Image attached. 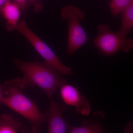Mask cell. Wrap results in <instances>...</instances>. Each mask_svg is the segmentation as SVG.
Masks as SVG:
<instances>
[{
	"instance_id": "2e32d148",
	"label": "cell",
	"mask_w": 133,
	"mask_h": 133,
	"mask_svg": "<svg viewBox=\"0 0 133 133\" xmlns=\"http://www.w3.org/2000/svg\"><path fill=\"white\" fill-rule=\"evenodd\" d=\"M38 1V0H27V6L34 4Z\"/></svg>"
},
{
	"instance_id": "9c48e42d",
	"label": "cell",
	"mask_w": 133,
	"mask_h": 133,
	"mask_svg": "<svg viewBox=\"0 0 133 133\" xmlns=\"http://www.w3.org/2000/svg\"><path fill=\"white\" fill-rule=\"evenodd\" d=\"M22 126L21 123L12 115L0 116V133H19Z\"/></svg>"
},
{
	"instance_id": "ba28073f",
	"label": "cell",
	"mask_w": 133,
	"mask_h": 133,
	"mask_svg": "<svg viewBox=\"0 0 133 133\" xmlns=\"http://www.w3.org/2000/svg\"><path fill=\"white\" fill-rule=\"evenodd\" d=\"M21 9L18 4L10 0L0 7V15L7 21L6 28L8 31L14 30L20 21Z\"/></svg>"
},
{
	"instance_id": "e0dca14e",
	"label": "cell",
	"mask_w": 133,
	"mask_h": 133,
	"mask_svg": "<svg viewBox=\"0 0 133 133\" xmlns=\"http://www.w3.org/2000/svg\"><path fill=\"white\" fill-rule=\"evenodd\" d=\"M9 0H0V7L4 5Z\"/></svg>"
},
{
	"instance_id": "5b68a950",
	"label": "cell",
	"mask_w": 133,
	"mask_h": 133,
	"mask_svg": "<svg viewBox=\"0 0 133 133\" xmlns=\"http://www.w3.org/2000/svg\"><path fill=\"white\" fill-rule=\"evenodd\" d=\"M62 19L69 23V36L66 53L71 55L88 41V37L80 23L84 14L78 9L65 8L62 12Z\"/></svg>"
},
{
	"instance_id": "30bf717a",
	"label": "cell",
	"mask_w": 133,
	"mask_h": 133,
	"mask_svg": "<svg viewBox=\"0 0 133 133\" xmlns=\"http://www.w3.org/2000/svg\"><path fill=\"white\" fill-rule=\"evenodd\" d=\"M133 28V0L122 12L121 26L118 31L122 35L127 36Z\"/></svg>"
},
{
	"instance_id": "3957f363",
	"label": "cell",
	"mask_w": 133,
	"mask_h": 133,
	"mask_svg": "<svg viewBox=\"0 0 133 133\" xmlns=\"http://www.w3.org/2000/svg\"><path fill=\"white\" fill-rule=\"evenodd\" d=\"M97 30L94 44L103 55L112 56L119 51L127 52L133 49V39L122 35L118 31L113 32L107 24H100Z\"/></svg>"
},
{
	"instance_id": "4fadbf2b",
	"label": "cell",
	"mask_w": 133,
	"mask_h": 133,
	"mask_svg": "<svg viewBox=\"0 0 133 133\" xmlns=\"http://www.w3.org/2000/svg\"><path fill=\"white\" fill-rule=\"evenodd\" d=\"M13 1L19 5L23 12L24 13L25 12L27 6V0H13Z\"/></svg>"
},
{
	"instance_id": "7c38bea8",
	"label": "cell",
	"mask_w": 133,
	"mask_h": 133,
	"mask_svg": "<svg viewBox=\"0 0 133 133\" xmlns=\"http://www.w3.org/2000/svg\"><path fill=\"white\" fill-rule=\"evenodd\" d=\"M132 0H111L109 3L112 16L113 17L122 13Z\"/></svg>"
},
{
	"instance_id": "8992f818",
	"label": "cell",
	"mask_w": 133,
	"mask_h": 133,
	"mask_svg": "<svg viewBox=\"0 0 133 133\" xmlns=\"http://www.w3.org/2000/svg\"><path fill=\"white\" fill-rule=\"evenodd\" d=\"M60 94L64 103L76 107L79 113L84 115H88L90 113V102L76 87L65 84L61 87Z\"/></svg>"
},
{
	"instance_id": "5bb4252c",
	"label": "cell",
	"mask_w": 133,
	"mask_h": 133,
	"mask_svg": "<svg viewBox=\"0 0 133 133\" xmlns=\"http://www.w3.org/2000/svg\"><path fill=\"white\" fill-rule=\"evenodd\" d=\"M33 131H31L30 132H29L28 130L26 128H24L22 131V133H38V130L36 128H32Z\"/></svg>"
},
{
	"instance_id": "6da1fadb",
	"label": "cell",
	"mask_w": 133,
	"mask_h": 133,
	"mask_svg": "<svg viewBox=\"0 0 133 133\" xmlns=\"http://www.w3.org/2000/svg\"><path fill=\"white\" fill-rule=\"evenodd\" d=\"M3 97L2 104L18 113L31 122L32 128L39 131L47 118L35 104L22 92L26 87L23 78H17L5 81L3 85Z\"/></svg>"
},
{
	"instance_id": "7a4b0ae2",
	"label": "cell",
	"mask_w": 133,
	"mask_h": 133,
	"mask_svg": "<svg viewBox=\"0 0 133 133\" xmlns=\"http://www.w3.org/2000/svg\"><path fill=\"white\" fill-rule=\"evenodd\" d=\"M13 62L24 74L23 79L26 85L38 87L50 98L57 88L66 83L57 70L46 62H23L17 59Z\"/></svg>"
},
{
	"instance_id": "9a60e30c",
	"label": "cell",
	"mask_w": 133,
	"mask_h": 133,
	"mask_svg": "<svg viewBox=\"0 0 133 133\" xmlns=\"http://www.w3.org/2000/svg\"><path fill=\"white\" fill-rule=\"evenodd\" d=\"M3 97V85H0V104H2Z\"/></svg>"
},
{
	"instance_id": "8fae6325",
	"label": "cell",
	"mask_w": 133,
	"mask_h": 133,
	"mask_svg": "<svg viewBox=\"0 0 133 133\" xmlns=\"http://www.w3.org/2000/svg\"><path fill=\"white\" fill-rule=\"evenodd\" d=\"M68 133H104L101 126L97 124H91L84 122L80 127H70Z\"/></svg>"
},
{
	"instance_id": "52a82bcc",
	"label": "cell",
	"mask_w": 133,
	"mask_h": 133,
	"mask_svg": "<svg viewBox=\"0 0 133 133\" xmlns=\"http://www.w3.org/2000/svg\"><path fill=\"white\" fill-rule=\"evenodd\" d=\"M65 107L62 106L51 98L47 113L48 133H67V123L63 116Z\"/></svg>"
},
{
	"instance_id": "277c9868",
	"label": "cell",
	"mask_w": 133,
	"mask_h": 133,
	"mask_svg": "<svg viewBox=\"0 0 133 133\" xmlns=\"http://www.w3.org/2000/svg\"><path fill=\"white\" fill-rule=\"evenodd\" d=\"M14 30H17L24 36L45 62L56 69L60 74L70 75L73 73L71 69L62 63L51 49L29 28L25 21H20Z\"/></svg>"
}]
</instances>
